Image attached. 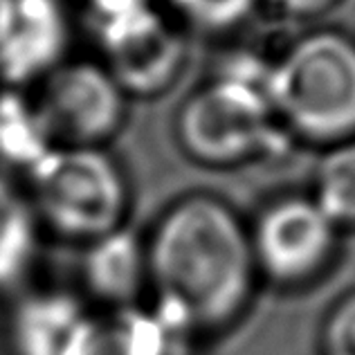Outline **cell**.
I'll return each instance as SVG.
<instances>
[{
  "label": "cell",
  "mask_w": 355,
  "mask_h": 355,
  "mask_svg": "<svg viewBox=\"0 0 355 355\" xmlns=\"http://www.w3.org/2000/svg\"><path fill=\"white\" fill-rule=\"evenodd\" d=\"M144 241L151 304L189 338L223 329L245 308L259 268L250 232L227 202L180 196Z\"/></svg>",
  "instance_id": "6da1fadb"
},
{
  "label": "cell",
  "mask_w": 355,
  "mask_h": 355,
  "mask_svg": "<svg viewBox=\"0 0 355 355\" xmlns=\"http://www.w3.org/2000/svg\"><path fill=\"white\" fill-rule=\"evenodd\" d=\"M48 239L74 248L128 225L133 182L110 146H54L23 178Z\"/></svg>",
  "instance_id": "7a4b0ae2"
},
{
  "label": "cell",
  "mask_w": 355,
  "mask_h": 355,
  "mask_svg": "<svg viewBox=\"0 0 355 355\" xmlns=\"http://www.w3.org/2000/svg\"><path fill=\"white\" fill-rule=\"evenodd\" d=\"M270 101L297 135L315 142L355 137V41L340 32L299 39L270 70Z\"/></svg>",
  "instance_id": "3957f363"
},
{
  "label": "cell",
  "mask_w": 355,
  "mask_h": 355,
  "mask_svg": "<svg viewBox=\"0 0 355 355\" xmlns=\"http://www.w3.org/2000/svg\"><path fill=\"white\" fill-rule=\"evenodd\" d=\"M83 25L130 101L164 95L187 63L182 27L157 0H83Z\"/></svg>",
  "instance_id": "277c9868"
},
{
  "label": "cell",
  "mask_w": 355,
  "mask_h": 355,
  "mask_svg": "<svg viewBox=\"0 0 355 355\" xmlns=\"http://www.w3.org/2000/svg\"><path fill=\"white\" fill-rule=\"evenodd\" d=\"M270 74L254 79L232 65L182 101L175 139L182 153L209 166L236 164L259 153L272 135Z\"/></svg>",
  "instance_id": "5b68a950"
},
{
  "label": "cell",
  "mask_w": 355,
  "mask_h": 355,
  "mask_svg": "<svg viewBox=\"0 0 355 355\" xmlns=\"http://www.w3.org/2000/svg\"><path fill=\"white\" fill-rule=\"evenodd\" d=\"M57 146H110L128 124L130 97L97 57H72L32 88Z\"/></svg>",
  "instance_id": "8992f818"
},
{
  "label": "cell",
  "mask_w": 355,
  "mask_h": 355,
  "mask_svg": "<svg viewBox=\"0 0 355 355\" xmlns=\"http://www.w3.org/2000/svg\"><path fill=\"white\" fill-rule=\"evenodd\" d=\"M338 225L313 198H284L261 214L252 232L257 268L279 284L313 279L331 261Z\"/></svg>",
  "instance_id": "52a82bcc"
},
{
  "label": "cell",
  "mask_w": 355,
  "mask_h": 355,
  "mask_svg": "<svg viewBox=\"0 0 355 355\" xmlns=\"http://www.w3.org/2000/svg\"><path fill=\"white\" fill-rule=\"evenodd\" d=\"M68 0H9L0 23V86L32 90L72 57Z\"/></svg>",
  "instance_id": "ba28073f"
},
{
  "label": "cell",
  "mask_w": 355,
  "mask_h": 355,
  "mask_svg": "<svg viewBox=\"0 0 355 355\" xmlns=\"http://www.w3.org/2000/svg\"><path fill=\"white\" fill-rule=\"evenodd\" d=\"M92 308L68 286H27L7 299L3 315L5 355H65Z\"/></svg>",
  "instance_id": "9c48e42d"
},
{
  "label": "cell",
  "mask_w": 355,
  "mask_h": 355,
  "mask_svg": "<svg viewBox=\"0 0 355 355\" xmlns=\"http://www.w3.org/2000/svg\"><path fill=\"white\" fill-rule=\"evenodd\" d=\"M74 288L97 311L142 304L144 295H148V261L142 232L124 225L79 248Z\"/></svg>",
  "instance_id": "30bf717a"
},
{
  "label": "cell",
  "mask_w": 355,
  "mask_h": 355,
  "mask_svg": "<svg viewBox=\"0 0 355 355\" xmlns=\"http://www.w3.org/2000/svg\"><path fill=\"white\" fill-rule=\"evenodd\" d=\"M187 340L153 304L92 308L65 355H180Z\"/></svg>",
  "instance_id": "8fae6325"
},
{
  "label": "cell",
  "mask_w": 355,
  "mask_h": 355,
  "mask_svg": "<svg viewBox=\"0 0 355 355\" xmlns=\"http://www.w3.org/2000/svg\"><path fill=\"white\" fill-rule=\"evenodd\" d=\"M45 239L23 180L0 171V299L32 286Z\"/></svg>",
  "instance_id": "7c38bea8"
},
{
  "label": "cell",
  "mask_w": 355,
  "mask_h": 355,
  "mask_svg": "<svg viewBox=\"0 0 355 355\" xmlns=\"http://www.w3.org/2000/svg\"><path fill=\"white\" fill-rule=\"evenodd\" d=\"M54 146L34 92L0 86V171L23 180Z\"/></svg>",
  "instance_id": "4fadbf2b"
},
{
  "label": "cell",
  "mask_w": 355,
  "mask_h": 355,
  "mask_svg": "<svg viewBox=\"0 0 355 355\" xmlns=\"http://www.w3.org/2000/svg\"><path fill=\"white\" fill-rule=\"evenodd\" d=\"M313 200L335 225L355 227V139L335 144L317 166Z\"/></svg>",
  "instance_id": "5bb4252c"
},
{
  "label": "cell",
  "mask_w": 355,
  "mask_h": 355,
  "mask_svg": "<svg viewBox=\"0 0 355 355\" xmlns=\"http://www.w3.org/2000/svg\"><path fill=\"white\" fill-rule=\"evenodd\" d=\"M178 25L200 32H225L250 16L257 0H157Z\"/></svg>",
  "instance_id": "9a60e30c"
},
{
  "label": "cell",
  "mask_w": 355,
  "mask_h": 355,
  "mask_svg": "<svg viewBox=\"0 0 355 355\" xmlns=\"http://www.w3.org/2000/svg\"><path fill=\"white\" fill-rule=\"evenodd\" d=\"M324 355H355V293L331 311L322 335Z\"/></svg>",
  "instance_id": "2e32d148"
},
{
  "label": "cell",
  "mask_w": 355,
  "mask_h": 355,
  "mask_svg": "<svg viewBox=\"0 0 355 355\" xmlns=\"http://www.w3.org/2000/svg\"><path fill=\"white\" fill-rule=\"evenodd\" d=\"M272 3L277 5V9H282L286 14L306 18V16L322 14L324 9H329L335 3V0H272Z\"/></svg>",
  "instance_id": "e0dca14e"
},
{
  "label": "cell",
  "mask_w": 355,
  "mask_h": 355,
  "mask_svg": "<svg viewBox=\"0 0 355 355\" xmlns=\"http://www.w3.org/2000/svg\"><path fill=\"white\" fill-rule=\"evenodd\" d=\"M9 0H0V23H3V16H5V9H7Z\"/></svg>",
  "instance_id": "ac0fdd59"
}]
</instances>
